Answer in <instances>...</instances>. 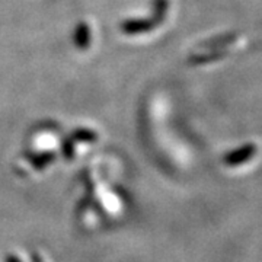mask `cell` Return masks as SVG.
I'll return each mask as SVG.
<instances>
[{"label":"cell","mask_w":262,"mask_h":262,"mask_svg":"<svg viewBox=\"0 0 262 262\" xmlns=\"http://www.w3.org/2000/svg\"><path fill=\"white\" fill-rule=\"evenodd\" d=\"M255 146L253 144H246L244 147H241V149L234 150L232 153H229L227 155V158H226V162L229 163V165H239V163H244L246 160H249L252 158L253 155H255Z\"/></svg>","instance_id":"obj_1"}]
</instances>
